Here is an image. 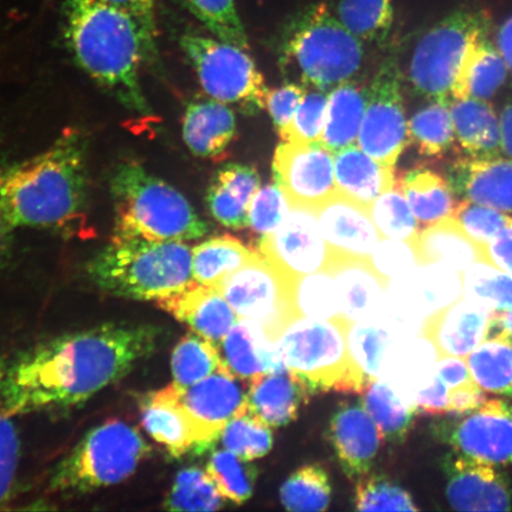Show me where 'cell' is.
Wrapping results in <instances>:
<instances>
[{
  "mask_svg": "<svg viewBox=\"0 0 512 512\" xmlns=\"http://www.w3.org/2000/svg\"><path fill=\"white\" fill-rule=\"evenodd\" d=\"M489 245L492 259L504 272L512 275V226L502 229Z\"/></svg>",
  "mask_w": 512,
  "mask_h": 512,
  "instance_id": "60",
  "label": "cell"
},
{
  "mask_svg": "<svg viewBox=\"0 0 512 512\" xmlns=\"http://www.w3.org/2000/svg\"><path fill=\"white\" fill-rule=\"evenodd\" d=\"M325 270L335 279L342 316L350 323L370 322L380 310L382 288L366 262L330 254Z\"/></svg>",
  "mask_w": 512,
  "mask_h": 512,
  "instance_id": "27",
  "label": "cell"
},
{
  "mask_svg": "<svg viewBox=\"0 0 512 512\" xmlns=\"http://www.w3.org/2000/svg\"><path fill=\"white\" fill-rule=\"evenodd\" d=\"M15 228L11 226L8 216L5 214L2 201H0V261L3 260L9 251L12 232Z\"/></svg>",
  "mask_w": 512,
  "mask_h": 512,
  "instance_id": "64",
  "label": "cell"
},
{
  "mask_svg": "<svg viewBox=\"0 0 512 512\" xmlns=\"http://www.w3.org/2000/svg\"><path fill=\"white\" fill-rule=\"evenodd\" d=\"M192 15L200 19L220 41L248 50L249 42L235 0H184Z\"/></svg>",
  "mask_w": 512,
  "mask_h": 512,
  "instance_id": "47",
  "label": "cell"
},
{
  "mask_svg": "<svg viewBox=\"0 0 512 512\" xmlns=\"http://www.w3.org/2000/svg\"><path fill=\"white\" fill-rule=\"evenodd\" d=\"M236 134L232 108L219 100L196 99L183 117V139L195 156L220 160Z\"/></svg>",
  "mask_w": 512,
  "mask_h": 512,
  "instance_id": "25",
  "label": "cell"
},
{
  "mask_svg": "<svg viewBox=\"0 0 512 512\" xmlns=\"http://www.w3.org/2000/svg\"><path fill=\"white\" fill-rule=\"evenodd\" d=\"M306 93L307 87L298 82H287L268 93L266 107L278 132L291 123Z\"/></svg>",
  "mask_w": 512,
  "mask_h": 512,
  "instance_id": "54",
  "label": "cell"
},
{
  "mask_svg": "<svg viewBox=\"0 0 512 512\" xmlns=\"http://www.w3.org/2000/svg\"><path fill=\"white\" fill-rule=\"evenodd\" d=\"M85 142L68 132L48 150L0 172V201L11 226L67 229L87 200Z\"/></svg>",
  "mask_w": 512,
  "mask_h": 512,
  "instance_id": "3",
  "label": "cell"
},
{
  "mask_svg": "<svg viewBox=\"0 0 512 512\" xmlns=\"http://www.w3.org/2000/svg\"><path fill=\"white\" fill-rule=\"evenodd\" d=\"M508 66L488 36L467 48L454 80L452 100L478 99L488 101L507 81Z\"/></svg>",
  "mask_w": 512,
  "mask_h": 512,
  "instance_id": "29",
  "label": "cell"
},
{
  "mask_svg": "<svg viewBox=\"0 0 512 512\" xmlns=\"http://www.w3.org/2000/svg\"><path fill=\"white\" fill-rule=\"evenodd\" d=\"M452 217L471 238L480 242H490L502 229L512 226V216L507 213L467 200L456 204Z\"/></svg>",
  "mask_w": 512,
  "mask_h": 512,
  "instance_id": "51",
  "label": "cell"
},
{
  "mask_svg": "<svg viewBox=\"0 0 512 512\" xmlns=\"http://www.w3.org/2000/svg\"><path fill=\"white\" fill-rule=\"evenodd\" d=\"M408 143L421 156L443 158L457 143L450 104L432 101L408 121Z\"/></svg>",
  "mask_w": 512,
  "mask_h": 512,
  "instance_id": "37",
  "label": "cell"
},
{
  "mask_svg": "<svg viewBox=\"0 0 512 512\" xmlns=\"http://www.w3.org/2000/svg\"><path fill=\"white\" fill-rule=\"evenodd\" d=\"M67 40L76 63L127 110L149 114L139 70L156 40L128 12L102 0H64Z\"/></svg>",
  "mask_w": 512,
  "mask_h": 512,
  "instance_id": "2",
  "label": "cell"
},
{
  "mask_svg": "<svg viewBox=\"0 0 512 512\" xmlns=\"http://www.w3.org/2000/svg\"><path fill=\"white\" fill-rule=\"evenodd\" d=\"M113 239L194 241L209 232L187 198L136 162L120 164L111 181Z\"/></svg>",
  "mask_w": 512,
  "mask_h": 512,
  "instance_id": "4",
  "label": "cell"
},
{
  "mask_svg": "<svg viewBox=\"0 0 512 512\" xmlns=\"http://www.w3.org/2000/svg\"><path fill=\"white\" fill-rule=\"evenodd\" d=\"M330 254L366 259L379 245V229L368 208L334 192L315 208Z\"/></svg>",
  "mask_w": 512,
  "mask_h": 512,
  "instance_id": "19",
  "label": "cell"
},
{
  "mask_svg": "<svg viewBox=\"0 0 512 512\" xmlns=\"http://www.w3.org/2000/svg\"><path fill=\"white\" fill-rule=\"evenodd\" d=\"M128 12L142 25L146 34L156 40L155 0H102Z\"/></svg>",
  "mask_w": 512,
  "mask_h": 512,
  "instance_id": "58",
  "label": "cell"
},
{
  "mask_svg": "<svg viewBox=\"0 0 512 512\" xmlns=\"http://www.w3.org/2000/svg\"><path fill=\"white\" fill-rule=\"evenodd\" d=\"M486 400L484 390L475 381L448 389V414L464 415L475 411Z\"/></svg>",
  "mask_w": 512,
  "mask_h": 512,
  "instance_id": "57",
  "label": "cell"
},
{
  "mask_svg": "<svg viewBox=\"0 0 512 512\" xmlns=\"http://www.w3.org/2000/svg\"><path fill=\"white\" fill-rule=\"evenodd\" d=\"M498 336L512 342V309L492 312L486 337Z\"/></svg>",
  "mask_w": 512,
  "mask_h": 512,
  "instance_id": "61",
  "label": "cell"
},
{
  "mask_svg": "<svg viewBox=\"0 0 512 512\" xmlns=\"http://www.w3.org/2000/svg\"><path fill=\"white\" fill-rule=\"evenodd\" d=\"M259 172L246 164L228 163L217 170L207 192V206L224 227L248 228V210L260 190Z\"/></svg>",
  "mask_w": 512,
  "mask_h": 512,
  "instance_id": "26",
  "label": "cell"
},
{
  "mask_svg": "<svg viewBox=\"0 0 512 512\" xmlns=\"http://www.w3.org/2000/svg\"><path fill=\"white\" fill-rule=\"evenodd\" d=\"M162 335L153 324L111 323L18 352L0 364V413L79 405L130 374Z\"/></svg>",
  "mask_w": 512,
  "mask_h": 512,
  "instance_id": "1",
  "label": "cell"
},
{
  "mask_svg": "<svg viewBox=\"0 0 512 512\" xmlns=\"http://www.w3.org/2000/svg\"><path fill=\"white\" fill-rule=\"evenodd\" d=\"M450 112L457 143L466 156H501V123L488 101L471 98L452 100Z\"/></svg>",
  "mask_w": 512,
  "mask_h": 512,
  "instance_id": "31",
  "label": "cell"
},
{
  "mask_svg": "<svg viewBox=\"0 0 512 512\" xmlns=\"http://www.w3.org/2000/svg\"><path fill=\"white\" fill-rule=\"evenodd\" d=\"M181 47L211 98L246 115L264 110L270 89L245 49L194 34L182 36Z\"/></svg>",
  "mask_w": 512,
  "mask_h": 512,
  "instance_id": "10",
  "label": "cell"
},
{
  "mask_svg": "<svg viewBox=\"0 0 512 512\" xmlns=\"http://www.w3.org/2000/svg\"><path fill=\"white\" fill-rule=\"evenodd\" d=\"M21 443L11 416L0 413V505L8 501L17 475Z\"/></svg>",
  "mask_w": 512,
  "mask_h": 512,
  "instance_id": "53",
  "label": "cell"
},
{
  "mask_svg": "<svg viewBox=\"0 0 512 512\" xmlns=\"http://www.w3.org/2000/svg\"><path fill=\"white\" fill-rule=\"evenodd\" d=\"M329 93L313 89L307 92L291 123L279 131L281 142L319 143L328 111Z\"/></svg>",
  "mask_w": 512,
  "mask_h": 512,
  "instance_id": "50",
  "label": "cell"
},
{
  "mask_svg": "<svg viewBox=\"0 0 512 512\" xmlns=\"http://www.w3.org/2000/svg\"><path fill=\"white\" fill-rule=\"evenodd\" d=\"M363 46L323 3L300 11L280 47L284 74L305 87L330 93L351 80L363 62Z\"/></svg>",
  "mask_w": 512,
  "mask_h": 512,
  "instance_id": "6",
  "label": "cell"
},
{
  "mask_svg": "<svg viewBox=\"0 0 512 512\" xmlns=\"http://www.w3.org/2000/svg\"><path fill=\"white\" fill-rule=\"evenodd\" d=\"M413 405L420 414L441 418L448 414V388L446 384L435 375L427 388L416 393Z\"/></svg>",
  "mask_w": 512,
  "mask_h": 512,
  "instance_id": "56",
  "label": "cell"
},
{
  "mask_svg": "<svg viewBox=\"0 0 512 512\" xmlns=\"http://www.w3.org/2000/svg\"><path fill=\"white\" fill-rule=\"evenodd\" d=\"M156 305L216 347L240 320L220 290L194 280Z\"/></svg>",
  "mask_w": 512,
  "mask_h": 512,
  "instance_id": "21",
  "label": "cell"
},
{
  "mask_svg": "<svg viewBox=\"0 0 512 512\" xmlns=\"http://www.w3.org/2000/svg\"><path fill=\"white\" fill-rule=\"evenodd\" d=\"M150 453L136 427L121 420L104 422L57 465L51 489L74 494L117 485L130 478Z\"/></svg>",
  "mask_w": 512,
  "mask_h": 512,
  "instance_id": "8",
  "label": "cell"
},
{
  "mask_svg": "<svg viewBox=\"0 0 512 512\" xmlns=\"http://www.w3.org/2000/svg\"><path fill=\"white\" fill-rule=\"evenodd\" d=\"M437 376L446 384L448 389L472 381L469 366L458 358H448V360L441 361L437 366Z\"/></svg>",
  "mask_w": 512,
  "mask_h": 512,
  "instance_id": "59",
  "label": "cell"
},
{
  "mask_svg": "<svg viewBox=\"0 0 512 512\" xmlns=\"http://www.w3.org/2000/svg\"><path fill=\"white\" fill-rule=\"evenodd\" d=\"M256 253L229 235L203 241L192 248V280L221 291L224 280L251 261Z\"/></svg>",
  "mask_w": 512,
  "mask_h": 512,
  "instance_id": "33",
  "label": "cell"
},
{
  "mask_svg": "<svg viewBox=\"0 0 512 512\" xmlns=\"http://www.w3.org/2000/svg\"><path fill=\"white\" fill-rule=\"evenodd\" d=\"M371 256L377 270L388 275L406 271L413 262L411 251L401 240L379 242Z\"/></svg>",
  "mask_w": 512,
  "mask_h": 512,
  "instance_id": "55",
  "label": "cell"
},
{
  "mask_svg": "<svg viewBox=\"0 0 512 512\" xmlns=\"http://www.w3.org/2000/svg\"><path fill=\"white\" fill-rule=\"evenodd\" d=\"M388 343V332L375 324L357 322L349 325L348 348L351 360L369 379H379Z\"/></svg>",
  "mask_w": 512,
  "mask_h": 512,
  "instance_id": "48",
  "label": "cell"
},
{
  "mask_svg": "<svg viewBox=\"0 0 512 512\" xmlns=\"http://www.w3.org/2000/svg\"><path fill=\"white\" fill-rule=\"evenodd\" d=\"M273 176L290 206L315 209L337 191L334 153L319 143L281 142Z\"/></svg>",
  "mask_w": 512,
  "mask_h": 512,
  "instance_id": "15",
  "label": "cell"
},
{
  "mask_svg": "<svg viewBox=\"0 0 512 512\" xmlns=\"http://www.w3.org/2000/svg\"><path fill=\"white\" fill-rule=\"evenodd\" d=\"M223 370L227 368L223 364L219 349L195 332L190 331L183 336L172 351V383L179 389L194 386L195 383Z\"/></svg>",
  "mask_w": 512,
  "mask_h": 512,
  "instance_id": "38",
  "label": "cell"
},
{
  "mask_svg": "<svg viewBox=\"0 0 512 512\" xmlns=\"http://www.w3.org/2000/svg\"><path fill=\"white\" fill-rule=\"evenodd\" d=\"M206 471L217 490L230 503L245 504L254 495L258 467L224 448H215L210 454Z\"/></svg>",
  "mask_w": 512,
  "mask_h": 512,
  "instance_id": "43",
  "label": "cell"
},
{
  "mask_svg": "<svg viewBox=\"0 0 512 512\" xmlns=\"http://www.w3.org/2000/svg\"><path fill=\"white\" fill-rule=\"evenodd\" d=\"M395 188L405 196L420 228L430 227L452 216L457 204L456 194L447 177L428 166H414L403 171L395 179Z\"/></svg>",
  "mask_w": 512,
  "mask_h": 512,
  "instance_id": "30",
  "label": "cell"
},
{
  "mask_svg": "<svg viewBox=\"0 0 512 512\" xmlns=\"http://www.w3.org/2000/svg\"><path fill=\"white\" fill-rule=\"evenodd\" d=\"M291 307L298 319L332 320L344 318L334 277L322 270L291 281Z\"/></svg>",
  "mask_w": 512,
  "mask_h": 512,
  "instance_id": "36",
  "label": "cell"
},
{
  "mask_svg": "<svg viewBox=\"0 0 512 512\" xmlns=\"http://www.w3.org/2000/svg\"><path fill=\"white\" fill-rule=\"evenodd\" d=\"M290 203L277 184H268L256 192L248 210V228L259 240L273 232L283 222Z\"/></svg>",
  "mask_w": 512,
  "mask_h": 512,
  "instance_id": "52",
  "label": "cell"
},
{
  "mask_svg": "<svg viewBox=\"0 0 512 512\" xmlns=\"http://www.w3.org/2000/svg\"><path fill=\"white\" fill-rule=\"evenodd\" d=\"M216 446L233 452L247 462H254L271 452L272 428L247 409L224 426L211 448Z\"/></svg>",
  "mask_w": 512,
  "mask_h": 512,
  "instance_id": "44",
  "label": "cell"
},
{
  "mask_svg": "<svg viewBox=\"0 0 512 512\" xmlns=\"http://www.w3.org/2000/svg\"><path fill=\"white\" fill-rule=\"evenodd\" d=\"M446 177L463 200L512 213V158H457Z\"/></svg>",
  "mask_w": 512,
  "mask_h": 512,
  "instance_id": "20",
  "label": "cell"
},
{
  "mask_svg": "<svg viewBox=\"0 0 512 512\" xmlns=\"http://www.w3.org/2000/svg\"><path fill=\"white\" fill-rule=\"evenodd\" d=\"M139 411L145 432L162 445L172 459L182 458L194 450V434L182 406L181 392L174 383L144 395Z\"/></svg>",
  "mask_w": 512,
  "mask_h": 512,
  "instance_id": "24",
  "label": "cell"
},
{
  "mask_svg": "<svg viewBox=\"0 0 512 512\" xmlns=\"http://www.w3.org/2000/svg\"><path fill=\"white\" fill-rule=\"evenodd\" d=\"M328 435L344 475L357 482L367 475L382 444V433L360 401L339 403Z\"/></svg>",
  "mask_w": 512,
  "mask_h": 512,
  "instance_id": "18",
  "label": "cell"
},
{
  "mask_svg": "<svg viewBox=\"0 0 512 512\" xmlns=\"http://www.w3.org/2000/svg\"><path fill=\"white\" fill-rule=\"evenodd\" d=\"M435 439L464 456L505 466L512 464V403L486 399L470 413L435 420L431 425Z\"/></svg>",
  "mask_w": 512,
  "mask_h": 512,
  "instance_id": "13",
  "label": "cell"
},
{
  "mask_svg": "<svg viewBox=\"0 0 512 512\" xmlns=\"http://www.w3.org/2000/svg\"><path fill=\"white\" fill-rule=\"evenodd\" d=\"M472 380L484 392L512 399V342L503 337H486L467 360Z\"/></svg>",
  "mask_w": 512,
  "mask_h": 512,
  "instance_id": "35",
  "label": "cell"
},
{
  "mask_svg": "<svg viewBox=\"0 0 512 512\" xmlns=\"http://www.w3.org/2000/svg\"><path fill=\"white\" fill-rule=\"evenodd\" d=\"M492 312L475 300L454 306L441 329V344L452 355L471 354L488 335Z\"/></svg>",
  "mask_w": 512,
  "mask_h": 512,
  "instance_id": "39",
  "label": "cell"
},
{
  "mask_svg": "<svg viewBox=\"0 0 512 512\" xmlns=\"http://www.w3.org/2000/svg\"><path fill=\"white\" fill-rule=\"evenodd\" d=\"M191 264L192 249L183 241L112 238L88 272L114 297L156 303L190 283Z\"/></svg>",
  "mask_w": 512,
  "mask_h": 512,
  "instance_id": "5",
  "label": "cell"
},
{
  "mask_svg": "<svg viewBox=\"0 0 512 512\" xmlns=\"http://www.w3.org/2000/svg\"><path fill=\"white\" fill-rule=\"evenodd\" d=\"M466 298L488 307L491 312L512 309V275L494 267L475 264L464 277Z\"/></svg>",
  "mask_w": 512,
  "mask_h": 512,
  "instance_id": "46",
  "label": "cell"
},
{
  "mask_svg": "<svg viewBox=\"0 0 512 512\" xmlns=\"http://www.w3.org/2000/svg\"><path fill=\"white\" fill-rule=\"evenodd\" d=\"M490 16L482 10H459L426 32L416 44L408 78L414 92L430 101H452L460 63L473 42L486 37Z\"/></svg>",
  "mask_w": 512,
  "mask_h": 512,
  "instance_id": "9",
  "label": "cell"
},
{
  "mask_svg": "<svg viewBox=\"0 0 512 512\" xmlns=\"http://www.w3.org/2000/svg\"><path fill=\"white\" fill-rule=\"evenodd\" d=\"M217 371L187 389H179L181 402L194 434L197 454L209 451L217 435L236 415L247 411V383Z\"/></svg>",
  "mask_w": 512,
  "mask_h": 512,
  "instance_id": "16",
  "label": "cell"
},
{
  "mask_svg": "<svg viewBox=\"0 0 512 512\" xmlns=\"http://www.w3.org/2000/svg\"><path fill=\"white\" fill-rule=\"evenodd\" d=\"M350 322L298 319L277 341L281 360L292 374L317 393L362 394L371 380L352 362L348 348Z\"/></svg>",
  "mask_w": 512,
  "mask_h": 512,
  "instance_id": "7",
  "label": "cell"
},
{
  "mask_svg": "<svg viewBox=\"0 0 512 512\" xmlns=\"http://www.w3.org/2000/svg\"><path fill=\"white\" fill-rule=\"evenodd\" d=\"M448 504L457 511H510V479L497 466L457 452L441 459Z\"/></svg>",
  "mask_w": 512,
  "mask_h": 512,
  "instance_id": "17",
  "label": "cell"
},
{
  "mask_svg": "<svg viewBox=\"0 0 512 512\" xmlns=\"http://www.w3.org/2000/svg\"><path fill=\"white\" fill-rule=\"evenodd\" d=\"M336 188L351 200L370 208L384 192L395 187V169L387 168L358 145L335 153Z\"/></svg>",
  "mask_w": 512,
  "mask_h": 512,
  "instance_id": "28",
  "label": "cell"
},
{
  "mask_svg": "<svg viewBox=\"0 0 512 512\" xmlns=\"http://www.w3.org/2000/svg\"><path fill=\"white\" fill-rule=\"evenodd\" d=\"M497 49L512 72V16L505 21L497 32Z\"/></svg>",
  "mask_w": 512,
  "mask_h": 512,
  "instance_id": "62",
  "label": "cell"
},
{
  "mask_svg": "<svg viewBox=\"0 0 512 512\" xmlns=\"http://www.w3.org/2000/svg\"><path fill=\"white\" fill-rule=\"evenodd\" d=\"M367 88L345 81L329 93L328 111L319 144L335 153L356 145L366 111Z\"/></svg>",
  "mask_w": 512,
  "mask_h": 512,
  "instance_id": "32",
  "label": "cell"
},
{
  "mask_svg": "<svg viewBox=\"0 0 512 512\" xmlns=\"http://www.w3.org/2000/svg\"><path fill=\"white\" fill-rule=\"evenodd\" d=\"M362 405L382 433L383 440L401 444L413 426L416 409L400 398L390 384L371 379L362 392Z\"/></svg>",
  "mask_w": 512,
  "mask_h": 512,
  "instance_id": "34",
  "label": "cell"
},
{
  "mask_svg": "<svg viewBox=\"0 0 512 512\" xmlns=\"http://www.w3.org/2000/svg\"><path fill=\"white\" fill-rule=\"evenodd\" d=\"M227 499L217 490L206 469L198 466L179 471L163 502L168 511L210 512L224 508Z\"/></svg>",
  "mask_w": 512,
  "mask_h": 512,
  "instance_id": "40",
  "label": "cell"
},
{
  "mask_svg": "<svg viewBox=\"0 0 512 512\" xmlns=\"http://www.w3.org/2000/svg\"><path fill=\"white\" fill-rule=\"evenodd\" d=\"M331 483L328 472L318 464L299 467L280 489V502L288 511L319 512L331 503Z\"/></svg>",
  "mask_w": 512,
  "mask_h": 512,
  "instance_id": "41",
  "label": "cell"
},
{
  "mask_svg": "<svg viewBox=\"0 0 512 512\" xmlns=\"http://www.w3.org/2000/svg\"><path fill=\"white\" fill-rule=\"evenodd\" d=\"M357 145L376 162L392 169L409 145L402 74L394 57L381 64L367 89Z\"/></svg>",
  "mask_w": 512,
  "mask_h": 512,
  "instance_id": "11",
  "label": "cell"
},
{
  "mask_svg": "<svg viewBox=\"0 0 512 512\" xmlns=\"http://www.w3.org/2000/svg\"><path fill=\"white\" fill-rule=\"evenodd\" d=\"M354 504L358 511L419 510L401 485L381 473H367L357 480Z\"/></svg>",
  "mask_w": 512,
  "mask_h": 512,
  "instance_id": "45",
  "label": "cell"
},
{
  "mask_svg": "<svg viewBox=\"0 0 512 512\" xmlns=\"http://www.w3.org/2000/svg\"><path fill=\"white\" fill-rule=\"evenodd\" d=\"M502 151L504 155L512 158V98L505 104L501 118Z\"/></svg>",
  "mask_w": 512,
  "mask_h": 512,
  "instance_id": "63",
  "label": "cell"
},
{
  "mask_svg": "<svg viewBox=\"0 0 512 512\" xmlns=\"http://www.w3.org/2000/svg\"><path fill=\"white\" fill-rule=\"evenodd\" d=\"M312 395L309 386L288 370L260 374L247 382L248 411L271 428L290 425Z\"/></svg>",
  "mask_w": 512,
  "mask_h": 512,
  "instance_id": "23",
  "label": "cell"
},
{
  "mask_svg": "<svg viewBox=\"0 0 512 512\" xmlns=\"http://www.w3.org/2000/svg\"><path fill=\"white\" fill-rule=\"evenodd\" d=\"M258 253L288 280L325 270L330 248L315 209L290 206L283 222L259 240Z\"/></svg>",
  "mask_w": 512,
  "mask_h": 512,
  "instance_id": "14",
  "label": "cell"
},
{
  "mask_svg": "<svg viewBox=\"0 0 512 512\" xmlns=\"http://www.w3.org/2000/svg\"><path fill=\"white\" fill-rule=\"evenodd\" d=\"M291 281L259 253L224 280L221 292L240 319H251L277 342L294 322Z\"/></svg>",
  "mask_w": 512,
  "mask_h": 512,
  "instance_id": "12",
  "label": "cell"
},
{
  "mask_svg": "<svg viewBox=\"0 0 512 512\" xmlns=\"http://www.w3.org/2000/svg\"><path fill=\"white\" fill-rule=\"evenodd\" d=\"M219 349L224 366L243 382L260 374L287 370L281 360L277 342L251 319H240L222 339Z\"/></svg>",
  "mask_w": 512,
  "mask_h": 512,
  "instance_id": "22",
  "label": "cell"
},
{
  "mask_svg": "<svg viewBox=\"0 0 512 512\" xmlns=\"http://www.w3.org/2000/svg\"><path fill=\"white\" fill-rule=\"evenodd\" d=\"M369 213L376 228L388 239L407 240L420 228L405 196L395 187L377 198Z\"/></svg>",
  "mask_w": 512,
  "mask_h": 512,
  "instance_id": "49",
  "label": "cell"
},
{
  "mask_svg": "<svg viewBox=\"0 0 512 512\" xmlns=\"http://www.w3.org/2000/svg\"><path fill=\"white\" fill-rule=\"evenodd\" d=\"M338 19L361 42L387 40L394 22L393 0H341Z\"/></svg>",
  "mask_w": 512,
  "mask_h": 512,
  "instance_id": "42",
  "label": "cell"
}]
</instances>
